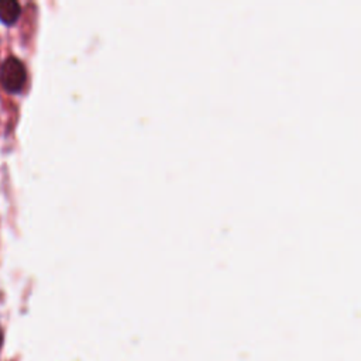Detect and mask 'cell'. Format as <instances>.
Instances as JSON below:
<instances>
[{"label": "cell", "instance_id": "6da1fadb", "mask_svg": "<svg viewBox=\"0 0 361 361\" xmlns=\"http://www.w3.org/2000/svg\"><path fill=\"white\" fill-rule=\"evenodd\" d=\"M27 80V71L24 63L16 58L8 56L0 66V83L4 90L10 93L20 92Z\"/></svg>", "mask_w": 361, "mask_h": 361}, {"label": "cell", "instance_id": "3957f363", "mask_svg": "<svg viewBox=\"0 0 361 361\" xmlns=\"http://www.w3.org/2000/svg\"><path fill=\"white\" fill-rule=\"evenodd\" d=\"M1 344H3V331L0 329V347H1Z\"/></svg>", "mask_w": 361, "mask_h": 361}, {"label": "cell", "instance_id": "7a4b0ae2", "mask_svg": "<svg viewBox=\"0 0 361 361\" xmlns=\"http://www.w3.org/2000/svg\"><path fill=\"white\" fill-rule=\"evenodd\" d=\"M21 7L16 0H0V21L11 25L20 17Z\"/></svg>", "mask_w": 361, "mask_h": 361}]
</instances>
